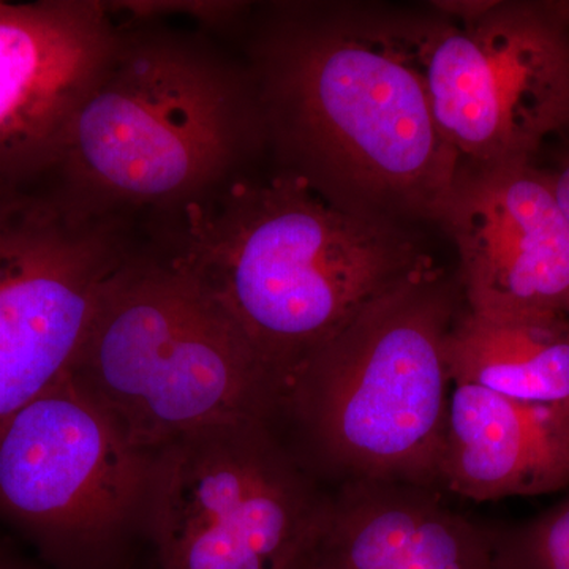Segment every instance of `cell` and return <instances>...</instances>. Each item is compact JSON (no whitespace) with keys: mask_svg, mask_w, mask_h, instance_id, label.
Segmentation results:
<instances>
[{"mask_svg":"<svg viewBox=\"0 0 569 569\" xmlns=\"http://www.w3.org/2000/svg\"><path fill=\"white\" fill-rule=\"evenodd\" d=\"M263 148L246 62L204 33L130 18L43 176L99 211L152 213L220 189Z\"/></svg>","mask_w":569,"mask_h":569,"instance_id":"obj_3","label":"cell"},{"mask_svg":"<svg viewBox=\"0 0 569 569\" xmlns=\"http://www.w3.org/2000/svg\"><path fill=\"white\" fill-rule=\"evenodd\" d=\"M153 456L66 373L0 425V516L54 559L103 556L146 527Z\"/></svg>","mask_w":569,"mask_h":569,"instance_id":"obj_9","label":"cell"},{"mask_svg":"<svg viewBox=\"0 0 569 569\" xmlns=\"http://www.w3.org/2000/svg\"><path fill=\"white\" fill-rule=\"evenodd\" d=\"M417 11V56L460 164L537 160L569 130V2H438Z\"/></svg>","mask_w":569,"mask_h":569,"instance_id":"obj_8","label":"cell"},{"mask_svg":"<svg viewBox=\"0 0 569 569\" xmlns=\"http://www.w3.org/2000/svg\"><path fill=\"white\" fill-rule=\"evenodd\" d=\"M458 277L432 263L362 307L284 381L280 415L312 466L348 481L440 490L452 391L448 337L463 309Z\"/></svg>","mask_w":569,"mask_h":569,"instance_id":"obj_4","label":"cell"},{"mask_svg":"<svg viewBox=\"0 0 569 569\" xmlns=\"http://www.w3.org/2000/svg\"><path fill=\"white\" fill-rule=\"evenodd\" d=\"M293 569H307V567L305 565V559L299 561V565H296V567Z\"/></svg>","mask_w":569,"mask_h":569,"instance_id":"obj_18","label":"cell"},{"mask_svg":"<svg viewBox=\"0 0 569 569\" xmlns=\"http://www.w3.org/2000/svg\"><path fill=\"white\" fill-rule=\"evenodd\" d=\"M438 482L440 490L475 501L569 488V408L452 385Z\"/></svg>","mask_w":569,"mask_h":569,"instance_id":"obj_13","label":"cell"},{"mask_svg":"<svg viewBox=\"0 0 569 569\" xmlns=\"http://www.w3.org/2000/svg\"><path fill=\"white\" fill-rule=\"evenodd\" d=\"M70 372L153 455L209 427L274 422L282 407V381L244 331L144 238Z\"/></svg>","mask_w":569,"mask_h":569,"instance_id":"obj_5","label":"cell"},{"mask_svg":"<svg viewBox=\"0 0 569 569\" xmlns=\"http://www.w3.org/2000/svg\"><path fill=\"white\" fill-rule=\"evenodd\" d=\"M486 530L493 569H569V498L537 518Z\"/></svg>","mask_w":569,"mask_h":569,"instance_id":"obj_15","label":"cell"},{"mask_svg":"<svg viewBox=\"0 0 569 569\" xmlns=\"http://www.w3.org/2000/svg\"><path fill=\"white\" fill-rule=\"evenodd\" d=\"M565 138H569V130H568V133H567V134H565Z\"/></svg>","mask_w":569,"mask_h":569,"instance_id":"obj_19","label":"cell"},{"mask_svg":"<svg viewBox=\"0 0 569 569\" xmlns=\"http://www.w3.org/2000/svg\"><path fill=\"white\" fill-rule=\"evenodd\" d=\"M438 224L468 310L569 316V220L537 160L460 164Z\"/></svg>","mask_w":569,"mask_h":569,"instance_id":"obj_10","label":"cell"},{"mask_svg":"<svg viewBox=\"0 0 569 569\" xmlns=\"http://www.w3.org/2000/svg\"><path fill=\"white\" fill-rule=\"evenodd\" d=\"M452 385L470 383L531 403L569 408V316H486L460 310L448 337Z\"/></svg>","mask_w":569,"mask_h":569,"instance_id":"obj_14","label":"cell"},{"mask_svg":"<svg viewBox=\"0 0 569 569\" xmlns=\"http://www.w3.org/2000/svg\"><path fill=\"white\" fill-rule=\"evenodd\" d=\"M329 500L272 422L190 433L153 456L146 527L157 569H293Z\"/></svg>","mask_w":569,"mask_h":569,"instance_id":"obj_6","label":"cell"},{"mask_svg":"<svg viewBox=\"0 0 569 569\" xmlns=\"http://www.w3.org/2000/svg\"><path fill=\"white\" fill-rule=\"evenodd\" d=\"M552 181L553 190L569 220V138L563 148L553 156L550 167H545Z\"/></svg>","mask_w":569,"mask_h":569,"instance_id":"obj_16","label":"cell"},{"mask_svg":"<svg viewBox=\"0 0 569 569\" xmlns=\"http://www.w3.org/2000/svg\"><path fill=\"white\" fill-rule=\"evenodd\" d=\"M142 238L47 176H0V425L66 376Z\"/></svg>","mask_w":569,"mask_h":569,"instance_id":"obj_7","label":"cell"},{"mask_svg":"<svg viewBox=\"0 0 569 569\" xmlns=\"http://www.w3.org/2000/svg\"><path fill=\"white\" fill-rule=\"evenodd\" d=\"M118 21L96 0H0V176L50 170L67 119L110 56Z\"/></svg>","mask_w":569,"mask_h":569,"instance_id":"obj_11","label":"cell"},{"mask_svg":"<svg viewBox=\"0 0 569 569\" xmlns=\"http://www.w3.org/2000/svg\"><path fill=\"white\" fill-rule=\"evenodd\" d=\"M144 239L223 307L282 387L362 307L432 263L411 227L337 208L282 170L149 213Z\"/></svg>","mask_w":569,"mask_h":569,"instance_id":"obj_2","label":"cell"},{"mask_svg":"<svg viewBox=\"0 0 569 569\" xmlns=\"http://www.w3.org/2000/svg\"><path fill=\"white\" fill-rule=\"evenodd\" d=\"M246 66L277 170L346 211L438 223L460 162L419 69L417 11L271 3Z\"/></svg>","mask_w":569,"mask_h":569,"instance_id":"obj_1","label":"cell"},{"mask_svg":"<svg viewBox=\"0 0 569 569\" xmlns=\"http://www.w3.org/2000/svg\"><path fill=\"white\" fill-rule=\"evenodd\" d=\"M307 569H493L486 527L459 515L441 490L348 481L331 493Z\"/></svg>","mask_w":569,"mask_h":569,"instance_id":"obj_12","label":"cell"},{"mask_svg":"<svg viewBox=\"0 0 569 569\" xmlns=\"http://www.w3.org/2000/svg\"><path fill=\"white\" fill-rule=\"evenodd\" d=\"M0 569H37L24 563L17 557L11 556L7 550L0 549Z\"/></svg>","mask_w":569,"mask_h":569,"instance_id":"obj_17","label":"cell"}]
</instances>
